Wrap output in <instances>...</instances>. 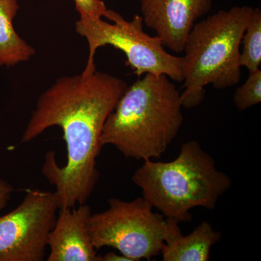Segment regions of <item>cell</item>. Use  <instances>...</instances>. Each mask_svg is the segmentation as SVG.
Returning a JSON list of instances; mask_svg holds the SVG:
<instances>
[{
	"instance_id": "obj_13",
	"label": "cell",
	"mask_w": 261,
	"mask_h": 261,
	"mask_svg": "<svg viewBox=\"0 0 261 261\" xmlns=\"http://www.w3.org/2000/svg\"><path fill=\"white\" fill-rule=\"evenodd\" d=\"M261 102V70L249 73L246 82L235 90L233 102L239 111H244Z\"/></svg>"
},
{
	"instance_id": "obj_16",
	"label": "cell",
	"mask_w": 261,
	"mask_h": 261,
	"mask_svg": "<svg viewBox=\"0 0 261 261\" xmlns=\"http://www.w3.org/2000/svg\"><path fill=\"white\" fill-rule=\"evenodd\" d=\"M102 261H132L130 258L125 256L123 254H117L114 252L106 253L104 256H101Z\"/></svg>"
},
{
	"instance_id": "obj_2",
	"label": "cell",
	"mask_w": 261,
	"mask_h": 261,
	"mask_svg": "<svg viewBox=\"0 0 261 261\" xmlns=\"http://www.w3.org/2000/svg\"><path fill=\"white\" fill-rule=\"evenodd\" d=\"M181 94L165 75L146 73L127 87L108 117L99 138L128 159H159L184 123Z\"/></svg>"
},
{
	"instance_id": "obj_5",
	"label": "cell",
	"mask_w": 261,
	"mask_h": 261,
	"mask_svg": "<svg viewBox=\"0 0 261 261\" xmlns=\"http://www.w3.org/2000/svg\"><path fill=\"white\" fill-rule=\"evenodd\" d=\"M108 205L89 217V233L97 250L111 247L132 261L149 260L161 254L168 240L181 233L179 223L154 213L143 197L109 199Z\"/></svg>"
},
{
	"instance_id": "obj_3",
	"label": "cell",
	"mask_w": 261,
	"mask_h": 261,
	"mask_svg": "<svg viewBox=\"0 0 261 261\" xmlns=\"http://www.w3.org/2000/svg\"><path fill=\"white\" fill-rule=\"evenodd\" d=\"M132 180L152 207L178 223L191 221L190 211L195 207L214 209L231 186L229 176L216 168L214 159L196 140L183 144L171 162L144 161Z\"/></svg>"
},
{
	"instance_id": "obj_9",
	"label": "cell",
	"mask_w": 261,
	"mask_h": 261,
	"mask_svg": "<svg viewBox=\"0 0 261 261\" xmlns=\"http://www.w3.org/2000/svg\"><path fill=\"white\" fill-rule=\"evenodd\" d=\"M60 208L48 237V261H102L89 233L92 209L87 204Z\"/></svg>"
},
{
	"instance_id": "obj_12",
	"label": "cell",
	"mask_w": 261,
	"mask_h": 261,
	"mask_svg": "<svg viewBox=\"0 0 261 261\" xmlns=\"http://www.w3.org/2000/svg\"><path fill=\"white\" fill-rule=\"evenodd\" d=\"M240 51V65L248 70L249 73L260 69L261 64V10L254 8L245 32Z\"/></svg>"
},
{
	"instance_id": "obj_14",
	"label": "cell",
	"mask_w": 261,
	"mask_h": 261,
	"mask_svg": "<svg viewBox=\"0 0 261 261\" xmlns=\"http://www.w3.org/2000/svg\"><path fill=\"white\" fill-rule=\"evenodd\" d=\"M74 2L80 18L99 20L105 17L108 10L102 0H74Z\"/></svg>"
},
{
	"instance_id": "obj_4",
	"label": "cell",
	"mask_w": 261,
	"mask_h": 261,
	"mask_svg": "<svg viewBox=\"0 0 261 261\" xmlns=\"http://www.w3.org/2000/svg\"><path fill=\"white\" fill-rule=\"evenodd\" d=\"M253 8L234 6L195 24L183 50L182 107L190 109L200 106L209 84L225 89L240 82L242 39Z\"/></svg>"
},
{
	"instance_id": "obj_1",
	"label": "cell",
	"mask_w": 261,
	"mask_h": 261,
	"mask_svg": "<svg viewBox=\"0 0 261 261\" xmlns=\"http://www.w3.org/2000/svg\"><path fill=\"white\" fill-rule=\"evenodd\" d=\"M124 81L95 71L58 79L38 98L22 136V143L59 126L66 145L67 161L60 166L56 152L45 155L42 173L56 187L59 209L87 202L98 178L99 138L108 117L126 90Z\"/></svg>"
},
{
	"instance_id": "obj_6",
	"label": "cell",
	"mask_w": 261,
	"mask_h": 261,
	"mask_svg": "<svg viewBox=\"0 0 261 261\" xmlns=\"http://www.w3.org/2000/svg\"><path fill=\"white\" fill-rule=\"evenodd\" d=\"M102 19L80 18L75 24V31L87 39L89 57L82 74L95 71L94 57L99 47L111 45L120 49L126 57V64L140 78L151 73L165 75L176 82H183L185 61L183 57L173 56L165 49L158 36L151 37L144 32L142 17L135 15L132 21L125 20L114 10H108Z\"/></svg>"
},
{
	"instance_id": "obj_8",
	"label": "cell",
	"mask_w": 261,
	"mask_h": 261,
	"mask_svg": "<svg viewBox=\"0 0 261 261\" xmlns=\"http://www.w3.org/2000/svg\"><path fill=\"white\" fill-rule=\"evenodd\" d=\"M140 3L144 24L156 33L165 47L181 53L195 24L210 12L213 0H140Z\"/></svg>"
},
{
	"instance_id": "obj_10",
	"label": "cell",
	"mask_w": 261,
	"mask_h": 261,
	"mask_svg": "<svg viewBox=\"0 0 261 261\" xmlns=\"http://www.w3.org/2000/svg\"><path fill=\"white\" fill-rule=\"evenodd\" d=\"M210 223L203 221L190 234L181 232L165 243L161 254L164 261H207L211 250L221 239Z\"/></svg>"
},
{
	"instance_id": "obj_15",
	"label": "cell",
	"mask_w": 261,
	"mask_h": 261,
	"mask_svg": "<svg viewBox=\"0 0 261 261\" xmlns=\"http://www.w3.org/2000/svg\"><path fill=\"white\" fill-rule=\"evenodd\" d=\"M14 189L8 182L0 178V211L6 207Z\"/></svg>"
},
{
	"instance_id": "obj_11",
	"label": "cell",
	"mask_w": 261,
	"mask_h": 261,
	"mask_svg": "<svg viewBox=\"0 0 261 261\" xmlns=\"http://www.w3.org/2000/svg\"><path fill=\"white\" fill-rule=\"evenodd\" d=\"M18 0H0V66H14L29 61L36 50L17 34L13 20Z\"/></svg>"
},
{
	"instance_id": "obj_7",
	"label": "cell",
	"mask_w": 261,
	"mask_h": 261,
	"mask_svg": "<svg viewBox=\"0 0 261 261\" xmlns=\"http://www.w3.org/2000/svg\"><path fill=\"white\" fill-rule=\"evenodd\" d=\"M59 210L56 192L29 190L0 217V261H42Z\"/></svg>"
}]
</instances>
